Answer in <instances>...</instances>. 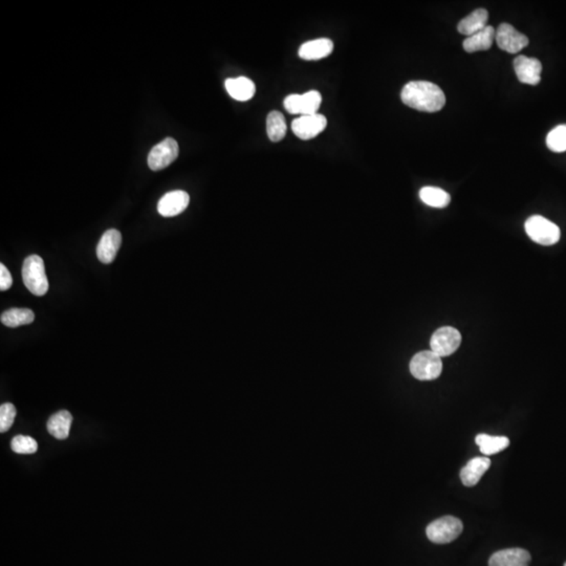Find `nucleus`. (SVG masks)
Masks as SVG:
<instances>
[{
  "instance_id": "nucleus-1",
  "label": "nucleus",
  "mask_w": 566,
  "mask_h": 566,
  "mask_svg": "<svg viewBox=\"0 0 566 566\" xmlns=\"http://www.w3.org/2000/svg\"><path fill=\"white\" fill-rule=\"evenodd\" d=\"M401 99L405 105L424 113H437L445 106L444 91L437 84L428 81H411L402 89Z\"/></svg>"
},
{
  "instance_id": "nucleus-2",
  "label": "nucleus",
  "mask_w": 566,
  "mask_h": 566,
  "mask_svg": "<svg viewBox=\"0 0 566 566\" xmlns=\"http://www.w3.org/2000/svg\"><path fill=\"white\" fill-rule=\"evenodd\" d=\"M23 278L25 287L34 295L43 296L49 291V280L45 273V261L40 256L31 255L25 258Z\"/></svg>"
},
{
  "instance_id": "nucleus-3",
  "label": "nucleus",
  "mask_w": 566,
  "mask_h": 566,
  "mask_svg": "<svg viewBox=\"0 0 566 566\" xmlns=\"http://www.w3.org/2000/svg\"><path fill=\"white\" fill-rule=\"evenodd\" d=\"M410 373L415 379L431 381L437 379L443 370L442 358L432 351L417 353L410 362Z\"/></svg>"
},
{
  "instance_id": "nucleus-4",
  "label": "nucleus",
  "mask_w": 566,
  "mask_h": 566,
  "mask_svg": "<svg viewBox=\"0 0 566 566\" xmlns=\"http://www.w3.org/2000/svg\"><path fill=\"white\" fill-rule=\"evenodd\" d=\"M525 232L532 241L542 246H553L559 241L561 232L559 227L543 216H531L525 221Z\"/></svg>"
},
{
  "instance_id": "nucleus-5",
  "label": "nucleus",
  "mask_w": 566,
  "mask_h": 566,
  "mask_svg": "<svg viewBox=\"0 0 566 566\" xmlns=\"http://www.w3.org/2000/svg\"><path fill=\"white\" fill-rule=\"evenodd\" d=\"M463 522L453 516H445L434 520L426 529L430 541L437 544H446L454 541L463 532Z\"/></svg>"
},
{
  "instance_id": "nucleus-6",
  "label": "nucleus",
  "mask_w": 566,
  "mask_h": 566,
  "mask_svg": "<svg viewBox=\"0 0 566 566\" xmlns=\"http://www.w3.org/2000/svg\"><path fill=\"white\" fill-rule=\"evenodd\" d=\"M461 333L451 326H445V327L437 329L432 335L430 346L433 353L444 358L455 353L461 346Z\"/></svg>"
},
{
  "instance_id": "nucleus-7",
  "label": "nucleus",
  "mask_w": 566,
  "mask_h": 566,
  "mask_svg": "<svg viewBox=\"0 0 566 566\" xmlns=\"http://www.w3.org/2000/svg\"><path fill=\"white\" fill-rule=\"evenodd\" d=\"M179 144L172 138L162 141L152 148L148 155V166L153 171L165 169L179 157Z\"/></svg>"
},
{
  "instance_id": "nucleus-8",
  "label": "nucleus",
  "mask_w": 566,
  "mask_h": 566,
  "mask_svg": "<svg viewBox=\"0 0 566 566\" xmlns=\"http://www.w3.org/2000/svg\"><path fill=\"white\" fill-rule=\"evenodd\" d=\"M321 94L317 91H307L303 95L294 94L285 98V108L292 115H315L321 105Z\"/></svg>"
},
{
  "instance_id": "nucleus-9",
  "label": "nucleus",
  "mask_w": 566,
  "mask_h": 566,
  "mask_svg": "<svg viewBox=\"0 0 566 566\" xmlns=\"http://www.w3.org/2000/svg\"><path fill=\"white\" fill-rule=\"evenodd\" d=\"M495 40L500 50L510 54H517L529 45V38L518 32L509 23H501L496 30Z\"/></svg>"
},
{
  "instance_id": "nucleus-10",
  "label": "nucleus",
  "mask_w": 566,
  "mask_h": 566,
  "mask_svg": "<svg viewBox=\"0 0 566 566\" xmlns=\"http://www.w3.org/2000/svg\"><path fill=\"white\" fill-rule=\"evenodd\" d=\"M326 126H327L326 118L320 113H315V115L300 116L299 118L294 120L292 123V130L296 137L307 141L320 135L322 131H324Z\"/></svg>"
},
{
  "instance_id": "nucleus-11",
  "label": "nucleus",
  "mask_w": 566,
  "mask_h": 566,
  "mask_svg": "<svg viewBox=\"0 0 566 566\" xmlns=\"http://www.w3.org/2000/svg\"><path fill=\"white\" fill-rule=\"evenodd\" d=\"M514 69L521 83L537 85L541 80L542 64L536 58L518 56L514 60Z\"/></svg>"
},
{
  "instance_id": "nucleus-12",
  "label": "nucleus",
  "mask_w": 566,
  "mask_h": 566,
  "mask_svg": "<svg viewBox=\"0 0 566 566\" xmlns=\"http://www.w3.org/2000/svg\"><path fill=\"white\" fill-rule=\"evenodd\" d=\"M190 203L189 194L182 190L168 192L160 199L157 211L164 217H172L187 209Z\"/></svg>"
},
{
  "instance_id": "nucleus-13",
  "label": "nucleus",
  "mask_w": 566,
  "mask_h": 566,
  "mask_svg": "<svg viewBox=\"0 0 566 566\" xmlns=\"http://www.w3.org/2000/svg\"><path fill=\"white\" fill-rule=\"evenodd\" d=\"M122 245V235L118 230H107L102 235L97 246L98 259L102 263L109 265L116 259Z\"/></svg>"
},
{
  "instance_id": "nucleus-14",
  "label": "nucleus",
  "mask_w": 566,
  "mask_h": 566,
  "mask_svg": "<svg viewBox=\"0 0 566 566\" xmlns=\"http://www.w3.org/2000/svg\"><path fill=\"white\" fill-rule=\"evenodd\" d=\"M531 555L523 549H507L496 552L489 560V566H529Z\"/></svg>"
},
{
  "instance_id": "nucleus-15",
  "label": "nucleus",
  "mask_w": 566,
  "mask_h": 566,
  "mask_svg": "<svg viewBox=\"0 0 566 566\" xmlns=\"http://www.w3.org/2000/svg\"><path fill=\"white\" fill-rule=\"evenodd\" d=\"M334 51V42L329 38H320L305 42L300 47L299 57L307 61L329 57Z\"/></svg>"
},
{
  "instance_id": "nucleus-16",
  "label": "nucleus",
  "mask_w": 566,
  "mask_h": 566,
  "mask_svg": "<svg viewBox=\"0 0 566 566\" xmlns=\"http://www.w3.org/2000/svg\"><path fill=\"white\" fill-rule=\"evenodd\" d=\"M491 459L487 456L471 459L461 471V479L466 487L477 485L483 474L489 470Z\"/></svg>"
},
{
  "instance_id": "nucleus-17",
  "label": "nucleus",
  "mask_w": 566,
  "mask_h": 566,
  "mask_svg": "<svg viewBox=\"0 0 566 566\" xmlns=\"http://www.w3.org/2000/svg\"><path fill=\"white\" fill-rule=\"evenodd\" d=\"M495 34L496 30H494L491 25H487L485 29L464 40V50L470 54L479 51H488L493 45Z\"/></svg>"
},
{
  "instance_id": "nucleus-18",
  "label": "nucleus",
  "mask_w": 566,
  "mask_h": 566,
  "mask_svg": "<svg viewBox=\"0 0 566 566\" xmlns=\"http://www.w3.org/2000/svg\"><path fill=\"white\" fill-rule=\"evenodd\" d=\"M225 85L229 95L237 101H248L255 95V84L249 78L238 77L234 79H227Z\"/></svg>"
},
{
  "instance_id": "nucleus-19",
  "label": "nucleus",
  "mask_w": 566,
  "mask_h": 566,
  "mask_svg": "<svg viewBox=\"0 0 566 566\" xmlns=\"http://www.w3.org/2000/svg\"><path fill=\"white\" fill-rule=\"evenodd\" d=\"M488 19H489V13H488L487 10H475L467 17L459 21L457 30H459V33L469 37V36L474 35V34L485 29L487 27Z\"/></svg>"
},
{
  "instance_id": "nucleus-20",
  "label": "nucleus",
  "mask_w": 566,
  "mask_h": 566,
  "mask_svg": "<svg viewBox=\"0 0 566 566\" xmlns=\"http://www.w3.org/2000/svg\"><path fill=\"white\" fill-rule=\"evenodd\" d=\"M73 417L67 410H61L47 421V431L57 439H67L69 435Z\"/></svg>"
},
{
  "instance_id": "nucleus-21",
  "label": "nucleus",
  "mask_w": 566,
  "mask_h": 566,
  "mask_svg": "<svg viewBox=\"0 0 566 566\" xmlns=\"http://www.w3.org/2000/svg\"><path fill=\"white\" fill-rule=\"evenodd\" d=\"M481 453L486 456L494 455L507 449L510 445V439L505 437H491L488 434H478L475 437Z\"/></svg>"
},
{
  "instance_id": "nucleus-22",
  "label": "nucleus",
  "mask_w": 566,
  "mask_h": 566,
  "mask_svg": "<svg viewBox=\"0 0 566 566\" xmlns=\"http://www.w3.org/2000/svg\"><path fill=\"white\" fill-rule=\"evenodd\" d=\"M420 199L424 204L433 208H445L451 202L450 194L437 187H424L420 191Z\"/></svg>"
},
{
  "instance_id": "nucleus-23",
  "label": "nucleus",
  "mask_w": 566,
  "mask_h": 566,
  "mask_svg": "<svg viewBox=\"0 0 566 566\" xmlns=\"http://www.w3.org/2000/svg\"><path fill=\"white\" fill-rule=\"evenodd\" d=\"M35 320V314L30 309H13L3 312L1 315V323L8 327H18L28 325Z\"/></svg>"
},
{
  "instance_id": "nucleus-24",
  "label": "nucleus",
  "mask_w": 566,
  "mask_h": 566,
  "mask_svg": "<svg viewBox=\"0 0 566 566\" xmlns=\"http://www.w3.org/2000/svg\"><path fill=\"white\" fill-rule=\"evenodd\" d=\"M287 122L279 111H272L267 119V133L272 142H280L287 135Z\"/></svg>"
},
{
  "instance_id": "nucleus-25",
  "label": "nucleus",
  "mask_w": 566,
  "mask_h": 566,
  "mask_svg": "<svg viewBox=\"0 0 566 566\" xmlns=\"http://www.w3.org/2000/svg\"><path fill=\"white\" fill-rule=\"evenodd\" d=\"M547 145L552 151L564 152L566 150V125L554 128L547 135Z\"/></svg>"
},
{
  "instance_id": "nucleus-26",
  "label": "nucleus",
  "mask_w": 566,
  "mask_h": 566,
  "mask_svg": "<svg viewBox=\"0 0 566 566\" xmlns=\"http://www.w3.org/2000/svg\"><path fill=\"white\" fill-rule=\"evenodd\" d=\"M11 448L17 454H34L37 452L38 444L33 437L17 435L12 439Z\"/></svg>"
},
{
  "instance_id": "nucleus-27",
  "label": "nucleus",
  "mask_w": 566,
  "mask_h": 566,
  "mask_svg": "<svg viewBox=\"0 0 566 566\" xmlns=\"http://www.w3.org/2000/svg\"><path fill=\"white\" fill-rule=\"evenodd\" d=\"M16 408L13 404L5 403L0 406V432L5 433L13 426L16 417Z\"/></svg>"
},
{
  "instance_id": "nucleus-28",
  "label": "nucleus",
  "mask_w": 566,
  "mask_h": 566,
  "mask_svg": "<svg viewBox=\"0 0 566 566\" xmlns=\"http://www.w3.org/2000/svg\"><path fill=\"white\" fill-rule=\"evenodd\" d=\"M13 285L11 273L3 263L0 265V291H8Z\"/></svg>"
},
{
  "instance_id": "nucleus-29",
  "label": "nucleus",
  "mask_w": 566,
  "mask_h": 566,
  "mask_svg": "<svg viewBox=\"0 0 566 566\" xmlns=\"http://www.w3.org/2000/svg\"><path fill=\"white\" fill-rule=\"evenodd\" d=\"M564 566H566V562H565V564H564Z\"/></svg>"
}]
</instances>
